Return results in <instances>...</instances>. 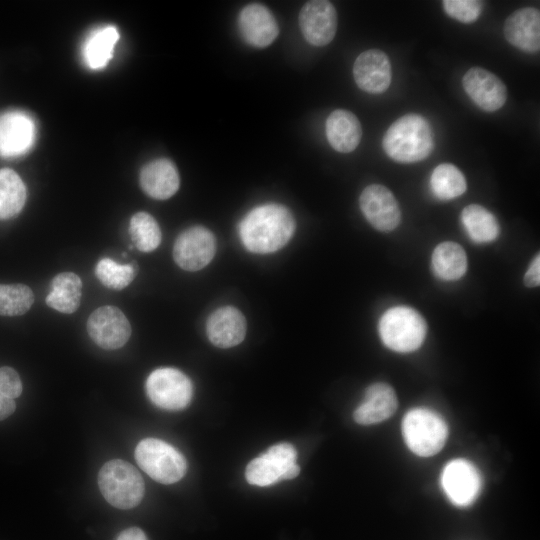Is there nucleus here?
I'll use <instances>...</instances> for the list:
<instances>
[{
    "label": "nucleus",
    "mask_w": 540,
    "mask_h": 540,
    "mask_svg": "<svg viewBox=\"0 0 540 540\" xmlns=\"http://www.w3.org/2000/svg\"><path fill=\"white\" fill-rule=\"evenodd\" d=\"M504 36L514 47L529 53L540 49V13L534 7L516 10L504 23Z\"/></svg>",
    "instance_id": "6ab92c4d"
},
{
    "label": "nucleus",
    "mask_w": 540,
    "mask_h": 540,
    "mask_svg": "<svg viewBox=\"0 0 540 540\" xmlns=\"http://www.w3.org/2000/svg\"><path fill=\"white\" fill-rule=\"evenodd\" d=\"M402 435L408 448L416 455L428 457L444 446L448 427L443 418L426 408H415L402 421Z\"/></svg>",
    "instance_id": "39448f33"
},
{
    "label": "nucleus",
    "mask_w": 540,
    "mask_h": 540,
    "mask_svg": "<svg viewBox=\"0 0 540 540\" xmlns=\"http://www.w3.org/2000/svg\"><path fill=\"white\" fill-rule=\"evenodd\" d=\"M441 486L454 505L466 507L478 497L482 478L471 462L466 459H454L442 470Z\"/></svg>",
    "instance_id": "9d476101"
},
{
    "label": "nucleus",
    "mask_w": 540,
    "mask_h": 540,
    "mask_svg": "<svg viewBox=\"0 0 540 540\" xmlns=\"http://www.w3.org/2000/svg\"><path fill=\"white\" fill-rule=\"evenodd\" d=\"M442 5L451 18L462 23H472L479 18L483 3L476 0H444Z\"/></svg>",
    "instance_id": "2f4dec72"
},
{
    "label": "nucleus",
    "mask_w": 540,
    "mask_h": 540,
    "mask_svg": "<svg viewBox=\"0 0 540 540\" xmlns=\"http://www.w3.org/2000/svg\"><path fill=\"white\" fill-rule=\"evenodd\" d=\"M119 33L114 26H104L94 30L85 40L82 48L83 59L91 69H102L111 60Z\"/></svg>",
    "instance_id": "b1692460"
},
{
    "label": "nucleus",
    "mask_w": 540,
    "mask_h": 540,
    "mask_svg": "<svg viewBox=\"0 0 540 540\" xmlns=\"http://www.w3.org/2000/svg\"><path fill=\"white\" fill-rule=\"evenodd\" d=\"M36 124L26 112L10 110L0 115V156L14 158L28 152L35 143Z\"/></svg>",
    "instance_id": "ddd939ff"
},
{
    "label": "nucleus",
    "mask_w": 540,
    "mask_h": 540,
    "mask_svg": "<svg viewBox=\"0 0 540 540\" xmlns=\"http://www.w3.org/2000/svg\"><path fill=\"white\" fill-rule=\"evenodd\" d=\"M82 281L72 272H62L51 282V291L47 295L46 304L61 313L75 312L81 302Z\"/></svg>",
    "instance_id": "5701e85b"
},
{
    "label": "nucleus",
    "mask_w": 540,
    "mask_h": 540,
    "mask_svg": "<svg viewBox=\"0 0 540 540\" xmlns=\"http://www.w3.org/2000/svg\"><path fill=\"white\" fill-rule=\"evenodd\" d=\"M129 233L135 247L142 252L155 250L161 242V231L156 220L146 212L134 214Z\"/></svg>",
    "instance_id": "c85d7f7f"
},
{
    "label": "nucleus",
    "mask_w": 540,
    "mask_h": 540,
    "mask_svg": "<svg viewBox=\"0 0 540 540\" xmlns=\"http://www.w3.org/2000/svg\"><path fill=\"white\" fill-rule=\"evenodd\" d=\"M378 330L385 346L391 350L406 353L422 345L427 325L424 318L413 308L396 306L382 315Z\"/></svg>",
    "instance_id": "20e7f679"
},
{
    "label": "nucleus",
    "mask_w": 540,
    "mask_h": 540,
    "mask_svg": "<svg viewBox=\"0 0 540 540\" xmlns=\"http://www.w3.org/2000/svg\"><path fill=\"white\" fill-rule=\"evenodd\" d=\"M326 136L332 148L341 153H349L359 145L362 128L352 112L336 109L326 120Z\"/></svg>",
    "instance_id": "4be33fe9"
},
{
    "label": "nucleus",
    "mask_w": 540,
    "mask_h": 540,
    "mask_svg": "<svg viewBox=\"0 0 540 540\" xmlns=\"http://www.w3.org/2000/svg\"><path fill=\"white\" fill-rule=\"evenodd\" d=\"M462 224L469 237L476 243H488L495 240L500 231L496 217L478 204L466 206L461 213Z\"/></svg>",
    "instance_id": "a878e982"
},
{
    "label": "nucleus",
    "mask_w": 540,
    "mask_h": 540,
    "mask_svg": "<svg viewBox=\"0 0 540 540\" xmlns=\"http://www.w3.org/2000/svg\"><path fill=\"white\" fill-rule=\"evenodd\" d=\"M16 409L12 398L0 394V421L9 417Z\"/></svg>",
    "instance_id": "f704fd0d"
},
{
    "label": "nucleus",
    "mask_w": 540,
    "mask_h": 540,
    "mask_svg": "<svg viewBox=\"0 0 540 540\" xmlns=\"http://www.w3.org/2000/svg\"><path fill=\"white\" fill-rule=\"evenodd\" d=\"M295 231V220L288 208L264 204L252 209L239 224L240 239L247 250L273 253L284 247Z\"/></svg>",
    "instance_id": "f257e3e1"
},
{
    "label": "nucleus",
    "mask_w": 540,
    "mask_h": 540,
    "mask_svg": "<svg viewBox=\"0 0 540 540\" xmlns=\"http://www.w3.org/2000/svg\"><path fill=\"white\" fill-rule=\"evenodd\" d=\"M300 473V467L297 464L291 466L284 474L283 480H290L298 476Z\"/></svg>",
    "instance_id": "e433bc0d"
},
{
    "label": "nucleus",
    "mask_w": 540,
    "mask_h": 540,
    "mask_svg": "<svg viewBox=\"0 0 540 540\" xmlns=\"http://www.w3.org/2000/svg\"><path fill=\"white\" fill-rule=\"evenodd\" d=\"M397 406L394 389L386 383H374L366 389L364 400L355 409L353 418L361 425L377 424L391 417Z\"/></svg>",
    "instance_id": "aec40b11"
},
{
    "label": "nucleus",
    "mask_w": 540,
    "mask_h": 540,
    "mask_svg": "<svg viewBox=\"0 0 540 540\" xmlns=\"http://www.w3.org/2000/svg\"><path fill=\"white\" fill-rule=\"evenodd\" d=\"M238 26L244 40L256 48L269 46L279 33L271 11L258 3L248 4L240 11Z\"/></svg>",
    "instance_id": "f3484780"
},
{
    "label": "nucleus",
    "mask_w": 540,
    "mask_h": 540,
    "mask_svg": "<svg viewBox=\"0 0 540 540\" xmlns=\"http://www.w3.org/2000/svg\"><path fill=\"white\" fill-rule=\"evenodd\" d=\"M95 274L105 287L121 290L133 281L135 268L132 264H119L110 258H103L97 263Z\"/></svg>",
    "instance_id": "7c9ffc66"
},
{
    "label": "nucleus",
    "mask_w": 540,
    "mask_h": 540,
    "mask_svg": "<svg viewBox=\"0 0 540 540\" xmlns=\"http://www.w3.org/2000/svg\"><path fill=\"white\" fill-rule=\"evenodd\" d=\"M98 485L106 501L119 509L137 506L144 495V481L130 463L114 459L106 462L99 471Z\"/></svg>",
    "instance_id": "7ed1b4c3"
},
{
    "label": "nucleus",
    "mask_w": 540,
    "mask_h": 540,
    "mask_svg": "<svg viewBox=\"0 0 540 540\" xmlns=\"http://www.w3.org/2000/svg\"><path fill=\"white\" fill-rule=\"evenodd\" d=\"M430 186L433 194L441 200L459 197L467 188L463 173L450 163H442L434 168Z\"/></svg>",
    "instance_id": "cd10ccee"
},
{
    "label": "nucleus",
    "mask_w": 540,
    "mask_h": 540,
    "mask_svg": "<svg viewBox=\"0 0 540 540\" xmlns=\"http://www.w3.org/2000/svg\"><path fill=\"white\" fill-rule=\"evenodd\" d=\"M180 184L178 170L174 163L166 158L153 160L140 172V185L150 197L165 200L173 196Z\"/></svg>",
    "instance_id": "412c9836"
},
{
    "label": "nucleus",
    "mask_w": 540,
    "mask_h": 540,
    "mask_svg": "<svg viewBox=\"0 0 540 540\" xmlns=\"http://www.w3.org/2000/svg\"><path fill=\"white\" fill-rule=\"evenodd\" d=\"M22 393V382L18 373L11 367L0 368V394L17 398Z\"/></svg>",
    "instance_id": "473e14b6"
},
{
    "label": "nucleus",
    "mask_w": 540,
    "mask_h": 540,
    "mask_svg": "<svg viewBox=\"0 0 540 540\" xmlns=\"http://www.w3.org/2000/svg\"><path fill=\"white\" fill-rule=\"evenodd\" d=\"M246 320L240 310L233 306L218 308L209 316L206 333L213 345L230 348L240 344L246 335Z\"/></svg>",
    "instance_id": "a211bd4d"
},
{
    "label": "nucleus",
    "mask_w": 540,
    "mask_h": 540,
    "mask_svg": "<svg viewBox=\"0 0 540 540\" xmlns=\"http://www.w3.org/2000/svg\"><path fill=\"white\" fill-rule=\"evenodd\" d=\"M146 391L151 402L157 407L178 411L190 403L193 386L180 370L164 367L150 373L146 381Z\"/></svg>",
    "instance_id": "0eeeda50"
},
{
    "label": "nucleus",
    "mask_w": 540,
    "mask_h": 540,
    "mask_svg": "<svg viewBox=\"0 0 540 540\" xmlns=\"http://www.w3.org/2000/svg\"><path fill=\"white\" fill-rule=\"evenodd\" d=\"M357 86L370 94L385 92L392 79L391 63L385 52L369 49L362 52L353 65Z\"/></svg>",
    "instance_id": "dca6fc26"
},
{
    "label": "nucleus",
    "mask_w": 540,
    "mask_h": 540,
    "mask_svg": "<svg viewBox=\"0 0 540 540\" xmlns=\"http://www.w3.org/2000/svg\"><path fill=\"white\" fill-rule=\"evenodd\" d=\"M382 145L385 153L397 162L422 161L433 151L432 128L423 116L406 114L389 126Z\"/></svg>",
    "instance_id": "f03ea898"
},
{
    "label": "nucleus",
    "mask_w": 540,
    "mask_h": 540,
    "mask_svg": "<svg viewBox=\"0 0 540 540\" xmlns=\"http://www.w3.org/2000/svg\"><path fill=\"white\" fill-rule=\"evenodd\" d=\"M216 252L214 234L203 226L184 230L176 239L173 258L186 271H198L207 266Z\"/></svg>",
    "instance_id": "6e6552de"
},
{
    "label": "nucleus",
    "mask_w": 540,
    "mask_h": 540,
    "mask_svg": "<svg viewBox=\"0 0 540 540\" xmlns=\"http://www.w3.org/2000/svg\"><path fill=\"white\" fill-rule=\"evenodd\" d=\"M87 331L99 347L115 350L126 344L131 335V326L119 308L102 306L88 318Z\"/></svg>",
    "instance_id": "9b49d317"
},
{
    "label": "nucleus",
    "mask_w": 540,
    "mask_h": 540,
    "mask_svg": "<svg viewBox=\"0 0 540 540\" xmlns=\"http://www.w3.org/2000/svg\"><path fill=\"white\" fill-rule=\"evenodd\" d=\"M135 459L143 471L162 484L179 481L187 471L184 456L172 445L156 438L140 441L135 449Z\"/></svg>",
    "instance_id": "423d86ee"
},
{
    "label": "nucleus",
    "mask_w": 540,
    "mask_h": 540,
    "mask_svg": "<svg viewBox=\"0 0 540 540\" xmlns=\"http://www.w3.org/2000/svg\"><path fill=\"white\" fill-rule=\"evenodd\" d=\"M462 83L466 94L484 111H497L506 102L505 84L498 76L484 68H470L464 74Z\"/></svg>",
    "instance_id": "2eb2a0df"
},
{
    "label": "nucleus",
    "mask_w": 540,
    "mask_h": 540,
    "mask_svg": "<svg viewBox=\"0 0 540 540\" xmlns=\"http://www.w3.org/2000/svg\"><path fill=\"white\" fill-rule=\"evenodd\" d=\"M117 540H148L145 533L137 528L131 527L123 530L117 537Z\"/></svg>",
    "instance_id": "c9c22d12"
},
{
    "label": "nucleus",
    "mask_w": 540,
    "mask_h": 540,
    "mask_svg": "<svg viewBox=\"0 0 540 540\" xmlns=\"http://www.w3.org/2000/svg\"><path fill=\"white\" fill-rule=\"evenodd\" d=\"M527 287H536L540 283V256L537 254L524 275Z\"/></svg>",
    "instance_id": "72a5a7b5"
},
{
    "label": "nucleus",
    "mask_w": 540,
    "mask_h": 540,
    "mask_svg": "<svg viewBox=\"0 0 540 540\" xmlns=\"http://www.w3.org/2000/svg\"><path fill=\"white\" fill-rule=\"evenodd\" d=\"M432 268L437 277L446 281L460 279L467 269V256L464 249L455 242L438 244L431 258Z\"/></svg>",
    "instance_id": "393cba45"
},
{
    "label": "nucleus",
    "mask_w": 540,
    "mask_h": 540,
    "mask_svg": "<svg viewBox=\"0 0 540 540\" xmlns=\"http://www.w3.org/2000/svg\"><path fill=\"white\" fill-rule=\"evenodd\" d=\"M297 452L290 443H279L249 462L245 477L249 484L270 486L281 480L285 472L296 464Z\"/></svg>",
    "instance_id": "1a4fd4ad"
},
{
    "label": "nucleus",
    "mask_w": 540,
    "mask_h": 540,
    "mask_svg": "<svg viewBox=\"0 0 540 540\" xmlns=\"http://www.w3.org/2000/svg\"><path fill=\"white\" fill-rule=\"evenodd\" d=\"M299 26L305 40L313 46L329 44L337 30V13L326 0L308 1L299 13Z\"/></svg>",
    "instance_id": "4468645a"
},
{
    "label": "nucleus",
    "mask_w": 540,
    "mask_h": 540,
    "mask_svg": "<svg viewBox=\"0 0 540 540\" xmlns=\"http://www.w3.org/2000/svg\"><path fill=\"white\" fill-rule=\"evenodd\" d=\"M360 209L368 222L382 232L393 231L401 221V210L393 193L385 186L371 184L359 197Z\"/></svg>",
    "instance_id": "f8f14e48"
},
{
    "label": "nucleus",
    "mask_w": 540,
    "mask_h": 540,
    "mask_svg": "<svg viewBox=\"0 0 540 540\" xmlns=\"http://www.w3.org/2000/svg\"><path fill=\"white\" fill-rule=\"evenodd\" d=\"M34 302L32 290L24 284H0V315L26 313Z\"/></svg>",
    "instance_id": "c756f323"
},
{
    "label": "nucleus",
    "mask_w": 540,
    "mask_h": 540,
    "mask_svg": "<svg viewBox=\"0 0 540 540\" xmlns=\"http://www.w3.org/2000/svg\"><path fill=\"white\" fill-rule=\"evenodd\" d=\"M26 201V187L19 175L8 168L0 169V220L16 216Z\"/></svg>",
    "instance_id": "bb28decb"
}]
</instances>
